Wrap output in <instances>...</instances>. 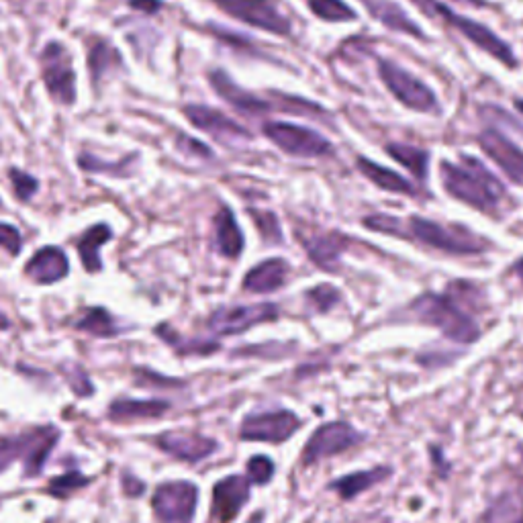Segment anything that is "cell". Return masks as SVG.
<instances>
[{"mask_svg":"<svg viewBox=\"0 0 523 523\" xmlns=\"http://www.w3.org/2000/svg\"><path fill=\"white\" fill-rule=\"evenodd\" d=\"M250 499V481L233 474L219 481L213 489V505H211V521L213 523H231L237 513L244 509Z\"/></svg>","mask_w":523,"mask_h":523,"instance_id":"9a60e30c","label":"cell"},{"mask_svg":"<svg viewBox=\"0 0 523 523\" xmlns=\"http://www.w3.org/2000/svg\"><path fill=\"white\" fill-rule=\"evenodd\" d=\"M411 3L423 11L427 17H432L436 19V9H438V0H411Z\"/></svg>","mask_w":523,"mask_h":523,"instance_id":"7dc6e473","label":"cell"},{"mask_svg":"<svg viewBox=\"0 0 523 523\" xmlns=\"http://www.w3.org/2000/svg\"><path fill=\"white\" fill-rule=\"evenodd\" d=\"M0 248L7 250L11 256H19L23 250V240L17 227L9 223H0Z\"/></svg>","mask_w":523,"mask_h":523,"instance_id":"7bdbcfd3","label":"cell"},{"mask_svg":"<svg viewBox=\"0 0 523 523\" xmlns=\"http://www.w3.org/2000/svg\"><path fill=\"white\" fill-rule=\"evenodd\" d=\"M444 19L448 25H452L454 29H458V33H462L468 41H472L477 47H481L483 52L491 54L495 60H499L501 64H505L507 68H515L517 66V58L511 50V45L505 43L501 37H497L489 27H485L483 23H477L472 19H466L462 15H456L450 7L438 3L436 9V19Z\"/></svg>","mask_w":523,"mask_h":523,"instance_id":"ba28073f","label":"cell"},{"mask_svg":"<svg viewBox=\"0 0 523 523\" xmlns=\"http://www.w3.org/2000/svg\"><path fill=\"white\" fill-rule=\"evenodd\" d=\"M131 160H135V156H131L129 160H121V162L113 164V162H103V160H99L97 156L82 154V156L78 158V164H80V168L86 170V172H109V174H113V176H127V174H131V172L127 170V168L131 166V164H129Z\"/></svg>","mask_w":523,"mask_h":523,"instance_id":"836d02e7","label":"cell"},{"mask_svg":"<svg viewBox=\"0 0 523 523\" xmlns=\"http://www.w3.org/2000/svg\"><path fill=\"white\" fill-rule=\"evenodd\" d=\"M289 274V266L284 260L280 258H272V260H264L262 264L254 266L246 278H244V289L248 293H256V295H266L272 291H278L284 280H287Z\"/></svg>","mask_w":523,"mask_h":523,"instance_id":"7402d4cb","label":"cell"},{"mask_svg":"<svg viewBox=\"0 0 523 523\" xmlns=\"http://www.w3.org/2000/svg\"><path fill=\"white\" fill-rule=\"evenodd\" d=\"M411 311L427 325L438 327L442 334L458 344L477 342L481 331L450 297L427 293L413 301Z\"/></svg>","mask_w":523,"mask_h":523,"instance_id":"7a4b0ae2","label":"cell"},{"mask_svg":"<svg viewBox=\"0 0 523 523\" xmlns=\"http://www.w3.org/2000/svg\"><path fill=\"white\" fill-rule=\"evenodd\" d=\"M158 334L162 336V340H166L170 346H174L180 354H213L219 346L215 342H201V340H188V342H180L178 334L174 331H168V327H158Z\"/></svg>","mask_w":523,"mask_h":523,"instance_id":"d6a6232c","label":"cell"},{"mask_svg":"<svg viewBox=\"0 0 523 523\" xmlns=\"http://www.w3.org/2000/svg\"><path fill=\"white\" fill-rule=\"evenodd\" d=\"M215 237L223 256L237 258L244 250V233L237 225L229 207H221L215 215Z\"/></svg>","mask_w":523,"mask_h":523,"instance_id":"cb8c5ba5","label":"cell"},{"mask_svg":"<svg viewBox=\"0 0 523 523\" xmlns=\"http://www.w3.org/2000/svg\"><path fill=\"white\" fill-rule=\"evenodd\" d=\"M307 5L315 17L327 23H350L358 19V13L344 0H307Z\"/></svg>","mask_w":523,"mask_h":523,"instance_id":"4dcf8cb0","label":"cell"},{"mask_svg":"<svg viewBox=\"0 0 523 523\" xmlns=\"http://www.w3.org/2000/svg\"><path fill=\"white\" fill-rule=\"evenodd\" d=\"M88 483H90V479L84 477V474H80V472H68V474H62V477L52 479V481H50V487H47V493L58 497V499H68V497H72L76 491L84 489Z\"/></svg>","mask_w":523,"mask_h":523,"instance_id":"1f68e13d","label":"cell"},{"mask_svg":"<svg viewBox=\"0 0 523 523\" xmlns=\"http://www.w3.org/2000/svg\"><path fill=\"white\" fill-rule=\"evenodd\" d=\"M262 131L276 148L295 158H323L334 152V146L327 137L295 123L270 121L262 127Z\"/></svg>","mask_w":523,"mask_h":523,"instance_id":"5b68a950","label":"cell"},{"mask_svg":"<svg viewBox=\"0 0 523 523\" xmlns=\"http://www.w3.org/2000/svg\"><path fill=\"white\" fill-rule=\"evenodd\" d=\"M135 376H137V383L144 385V387H182V380H170V378H164L160 374H154L146 368H139L135 370Z\"/></svg>","mask_w":523,"mask_h":523,"instance_id":"ee69618b","label":"cell"},{"mask_svg":"<svg viewBox=\"0 0 523 523\" xmlns=\"http://www.w3.org/2000/svg\"><path fill=\"white\" fill-rule=\"evenodd\" d=\"M378 74L393 97L407 109L417 113H430L438 109V99L434 90L423 84L419 78H415L411 72L397 66L395 62H380Z\"/></svg>","mask_w":523,"mask_h":523,"instance_id":"52a82bcc","label":"cell"},{"mask_svg":"<svg viewBox=\"0 0 523 523\" xmlns=\"http://www.w3.org/2000/svg\"><path fill=\"white\" fill-rule=\"evenodd\" d=\"M409 231L421 244L450 254H481L487 248L479 235H472L464 227H446L423 217H411Z\"/></svg>","mask_w":523,"mask_h":523,"instance_id":"277c9868","label":"cell"},{"mask_svg":"<svg viewBox=\"0 0 523 523\" xmlns=\"http://www.w3.org/2000/svg\"><path fill=\"white\" fill-rule=\"evenodd\" d=\"M301 242L309 254V258L323 270L336 272L340 256L348 244V240L340 233H319L301 237Z\"/></svg>","mask_w":523,"mask_h":523,"instance_id":"44dd1931","label":"cell"},{"mask_svg":"<svg viewBox=\"0 0 523 523\" xmlns=\"http://www.w3.org/2000/svg\"><path fill=\"white\" fill-rule=\"evenodd\" d=\"M127 5L139 13H146V15H156L164 3L162 0H127Z\"/></svg>","mask_w":523,"mask_h":523,"instance_id":"f6af8a7d","label":"cell"},{"mask_svg":"<svg viewBox=\"0 0 523 523\" xmlns=\"http://www.w3.org/2000/svg\"><path fill=\"white\" fill-rule=\"evenodd\" d=\"M186 121L209 133L211 137L219 139V141H250L252 139V133L242 127L237 121H233L231 117L223 115L221 111L213 109V107H207V105H186L182 109Z\"/></svg>","mask_w":523,"mask_h":523,"instance_id":"4fadbf2b","label":"cell"},{"mask_svg":"<svg viewBox=\"0 0 523 523\" xmlns=\"http://www.w3.org/2000/svg\"><path fill=\"white\" fill-rule=\"evenodd\" d=\"M86 66H88V74L92 76V82L99 84L107 74L121 70L125 66V62L117 47L109 39L92 35L88 39Z\"/></svg>","mask_w":523,"mask_h":523,"instance_id":"d6986e66","label":"cell"},{"mask_svg":"<svg viewBox=\"0 0 523 523\" xmlns=\"http://www.w3.org/2000/svg\"><path fill=\"white\" fill-rule=\"evenodd\" d=\"M362 3L368 7V11L374 15V19H378L383 25H387L389 29L413 35L417 39H425V35L421 33L419 25L413 23L405 11L401 7H397L391 0H362Z\"/></svg>","mask_w":523,"mask_h":523,"instance_id":"d4e9b609","label":"cell"},{"mask_svg":"<svg viewBox=\"0 0 523 523\" xmlns=\"http://www.w3.org/2000/svg\"><path fill=\"white\" fill-rule=\"evenodd\" d=\"M170 409L166 401H133L117 399L109 407V417L113 421H133V419H158Z\"/></svg>","mask_w":523,"mask_h":523,"instance_id":"83f0119b","label":"cell"},{"mask_svg":"<svg viewBox=\"0 0 523 523\" xmlns=\"http://www.w3.org/2000/svg\"><path fill=\"white\" fill-rule=\"evenodd\" d=\"M360 442H362V434H358L350 423H346V421L325 423V425L317 427L315 434L309 438V442L303 450V462L315 464L323 458L342 454Z\"/></svg>","mask_w":523,"mask_h":523,"instance_id":"30bf717a","label":"cell"},{"mask_svg":"<svg viewBox=\"0 0 523 523\" xmlns=\"http://www.w3.org/2000/svg\"><path fill=\"white\" fill-rule=\"evenodd\" d=\"M385 150L393 160H397L401 166H405L417 180H425L430 152H425L415 146H405V144H389Z\"/></svg>","mask_w":523,"mask_h":523,"instance_id":"f1b7e54d","label":"cell"},{"mask_svg":"<svg viewBox=\"0 0 523 523\" xmlns=\"http://www.w3.org/2000/svg\"><path fill=\"white\" fill-rule=\"evenodd\" d=\"M0 205H3V203H0Z\"/></svg>","mask_w":523,"mask_h":523,"instance_id":"11a10c76","label":"cell"},{"mask_svg":"<svg viewBox=\"0 0 523 523\" xmlns=\"http://www.w3.org/2000/svg\"><path fill=\"white\" fill-rule=\"evenodd\" d=\"M391 477V468L387 466H378V468H372V470H362V472H352V474H346V477L338 479L329 485V489H334L342 495V499L350 501L354 499L356 495L372 489L374 485L383 483L385 479Z\"/></svg>","mask_w":523,"mask_h":523,"instance_id":"4316f807","label":"cell"},{"mask_svg":"<svg viewBox=\"0 0 523 523\" xmlns=\"http://www.w3.org/2000/svg\"><path fill=\"white\" fill-rule=\"evenodd\" d=\"M456 3H466L470 7H487L485 0H456Z\"/></svg>","mask_w":523,"mask_h":523,"instance_id":"c3c4849f","label":"cell"},{"mask_svg":"<svg viewBox=\"0 0 523 523\" xmlns=\"http://www.w3.org/2000/svg\"><path fill=\"white\" fill-rule=\"evenodd\" d=\"M274 477V464L266 456H254L248 462V481L254 485H266Z\"/></svg>","mask_w":523,"mask_h":523,"instance_id":"ab89813d","label":"cell"},{"mask_svg":"<svg viewBox=\"0 0 523 523\" xmlns=\"http://www.w3.org/2000/svg\"><path fill=\"white\" fill-rule=\"evenodd\" d=\"M156 444L166 454L184 462H201L217 450L215 440L186 432H164L156 438Z\"/></svg>","mask_w":523,"mask_h":523,"instance_id":"e0dca14e","label":"cell"},{"mask_svg":"<svg viewBox=\"0 0 523 523\" xmlns=\"http://www.w3.org/2000/svg\"><path fill=\"white\" fill-rule=\"evenodd\" d=\"M176 148L186 154V156H193V158H201V160H213L215 154L203 144V141L190 137V135H178L176 139Z\"/></svg>","mask_w":523,"mask_h":523,"instance_id":"60d3db41","label":"cell"},{"mask_svg":"<svg viewBox=\"0 0 523 523\" xmlns=\"http://www.w3.org/2000/svg\"><path fill=\"white\" fill-rule=\"evenodd\" d=\"M9 178L15 190V197L23 203L31 201V197L39 190V182L35 176H31L29 172H23L19 168H9Z\"/></svg>","mask_w":523,"mask_h":523,"instance_id":"e575fe53","label":"cell"},{"mask_svg":"<svg viewBox=\"0 0 523 523\" xmlns=\"http://www.w3.org/2000/svg\"><path fill=\"white\" fill-rule=\"evenodd\" d=\"M301 427V419L293 411H272L250 415L242 423L240 438L246 442H287Z\"/></svg>","mask_w":523,"mask_h":523,"instance_id":"8fae6325","label":"cell"},{"mask_svg":"<svg viewBox=\"0 0 523 523\" xmlns=\"http://www.w3.org/2000/svg\"><path fill=\"white\" fill-rule=\"evenodd\" d=\"M515 523H523V517H521V519H519V521H515Z\"/></svg>","mask_w":523,"mask_h":523,"instance_id":"db71d44e","label":"cell"},{"mask_svg":"<svg viewBox=\"0 0 523 523\" xmlns=\"http://www.w3.org/2000/svg\"><path fill=\"white\" fill-rule=\"evenodd\" d=\"M39 66L43 86L50 97L64 107L76 105V70L68 45L58 39L47 41L39 54Z\"/></svg>","mask_w":523,"mask_h":523,"instance_id":"3957f363","label":"cell"},{"mask_svg":"<svg viewBox=\"0 0 523 523\" xmlns=\"http://www.w3.org/2000/svg\"><path fill=\"white\" fill-rule=\"evenodd\" d=\"M123 489H125V493L129 497H137V495L144 493L146 485L141 483V481H137L135 477H131V474H123Z\"/></svg>","mask_w":523,"mask_h":523,"instance_id":"bcb514c9","label":"cell"},{"mask_svg":"<svg viewBox=\"0 0 523 523\" xmlns=\"http://www.w3.org/2000/svg\"><path fill=\"white\" fill-rule=\"evenodd\" d=\"M364 225L372 231H380V233H391V235H405L403 233V225L399 219L389 217V215H372L364 219Z\"/></svg>","mask_w":523,"mask_h":523,"instance_id":"b9f144b4","label":"cell"},{"mask_svg":"<svg viewBox=\"0 0 523 523\" xmlns=\"http://www.w3.org/2000/svg\"><path fill=\"white\" fill-rule=\"evenodd\" d=\"M307 299L317 311L327 313L329 309H334L340 303V293L331 287V284H317L313 291L307 293Z\"/></svg>","mask_w":523,"mask_h":523,"instance_id":"74e56055","label":"cell"},{"mask_svg":"<svg viewBox=\"0 0 523 523\" xmlns=\"http://www.w3.org/2000/svg\"><path fill=\"white\" fill-rule=\"evenodd\" d=\"M66 380H68V385L70 389L78 395V397H88L94 393V387L90 383V378L86 376V372L78 366V364H64L62 368Z\"/></svg>","mask_w":523,"mask_h":523,"instance_id":"f35d334b","label":"cell"},{"mask_svg":"<svg viewBox=\"0 0 523 523\" xmlns=\"http://www.w3.org/2000/svg\"><path fill=\"white\" fill-rule=\"evenodd\" d=\"M25 434L17 438H0V472H5L15 460H23Z\"/></svg>","mask_w":523,"mask_h":523,"instance_id":"8d00e7d4","label":"cell"},{"mask_svg":"<svg viewBox=\"0 0 523 523\" xmlns=\"http://www.w3.org/2000/svg\"><path fill=\"white\" fill-rule=\"evenodd\" d=\"M111 237H113L111 227L105 225V223H99V225H92L90 229H86L80 240L76 242L78 254H80L82 264L88 272H101L103 270V260L99 256V250H101V246L111 242Z\"/></svg>","mask_w":523,"mask_h":523,"instance_id":"603a6c76","label":"cell"},{"mask_svg":"<svg viewBox=\"0 0 523 523\" xmlns=\"http://www.w3.org/2000/svg\"><path fill=\"white\" fill-rule=\"evenodd\" d=\"M481 150L515 182L523 184V152L497 129H487L479 135Z\"/></svg>","mask_w":523,"mask_h":523,"instance_id":"2e32d148","label":"cell"},{"mask_svg":"<svg viewBox=\"0 0 523 523\" xmlns=\"http://www.w3.org/2000/svg\"><path fill=\"white\" fill-rule=\"evenodd\" d=\"M464 164L442 162L440 176L448 193L483 213H493L505 197V188L479 160L462 158Z\"/></svg>","mask_w":523,"mask_h":523,"instance_id":"6da1fadb","label":"cell"},{"mask_svg":"<svg viewBox=\"0 0 523 523\" xmlns=\"http://www.w3.org/2000/svg\"><path fill=\"white\" fill-rule=\"evenodd\" d=\"M68 272H70L68 256L64 254V250L56 246L41 248L25 266V274L39 284H54L66 278Z\"/></svg>","mask_w":523,"mask_h":523,"instance_id":"ac0fdd59","label":"cell"},{"mask_svg":"<svg viewBox=\"0 0 523 523\" xmlns=\"http://www.w3.org/2000/svg\"><path fill=\"white\" fill-rule=\"evenodd\" d=\"M358 170L372 182V184H376L378 188H383V190H389V193H399V195H409V197H413V195H417V190L413 188V184L407 180V178H403L401 174H397V172H393V170H389V168H385V166H380V164H376V162H372V160H368V158H358Z\"/></svg>","mask_w":523,"mask_h":523,"instance_id":"484cf974","label":"cell"},{"mask_svg":"<svg viewBox=\"0 0 523 523\" xmlns=\"http://www.w3.org/2000/svg\"><path fill=\"white\" fill-rule=\"evenodd\" d=\"M76 329L88 331V334L97 336V338H115L119 334V325L115 323V319L101 307L97 309H90L86 311L78 321H76Z\"/></svg>","mask_w":523,"mask_h":523,"instance_id":"f546056e","label":"cell"},{"mask_svg":"<svg viewBox=\"0 0 523 523\" xmlns=\"http://www.w3.org/2000/svg\"><path fill=\"white\" fill-rule=\"evenodd\" d=\"M199 489L193 483L174 481L156 489L152 507L162 523H190L195 517Z\"/></svg>","mask_w":523,"mask_h":523,"instance_id":"9c48e42d","label":"cell"},{"mask_svg":"<svg viewBox=\"0 0 523 523\" xmlns=\"http://www.w3.org/2000/svg\"><path fill=\"white\" fill-rule=\"evenodd\" d=\"M276 315L278 309L272 303L223 307L211 315L209 329L217 336H237L254 325L274 321Z\"/></svg>","mask_w":523,"mask_h":523,"instance_id":"7c38bea8","label":"cell"},{"mask_svg":"<svg viewBox=\"0 0 523 523\" xmlns=\"http://www.w3.org/2000/svg\"><path fill=\"white\" fill-rule=\"evenodd\" d=\"M515 107H517V111L523 115V101L519 99V101H515Z\"/></svg>","mask_w":523,"mask_h":523,"instance_id":"f5cc1de1","label":"cell"},{"mask_svg":"<svg viewBox=\"0 0 523 523\" xmlns=\"http://www.w3.org/2000/svg\"><path fill=\"white\" fill-rule=\"evenodd\" d=\"M9 325H11L9 317H7V315H3V313H0V329H9Z\"/></svg>","mask_w":523,"mask_h":523,"instance_id":"681fc988","label":"cell"},{"mask_svg":"<svg viewBox=\"0 0 523 523\" xmlns=\"http://www.w3.org/2000/svg\"><path fill=\"white\" fill-rule=\"evenodd\" d=\"M250 215L256 221V225H258V229H260V233H262V237H264L266 242H270V244H280L282 242L280 223H278V219H276V215L272 211H258V209H254V211H250Z\"/></svg>","mask_w":523,"mask_h":523,"instance_id":"d590c367","label":"cell"},{"mask_svg":"<svg viewBox=\"0 0 523 523\" xmlns=\"http://www.w3.org/2000/svg\"><path fill=\"white\" fill-rule=\"evenodd\" d=\"M248 523H264V519H262V513H258L256 517H252Z\"/></svg>","mask_w":523,"mask_h":523,"instance_id":"816d5d0a","label":"cell"},{"mask_svg":"<svg viewBox=\"0 0 523 523\" xmlns=\"http://www.w3.org/2000/svg\"><path fill=\"white\" fill-rule=\"evenodd\" d=\"M209 82L213 86V90L219 94V97L229 105L233 107L237 113H242L246 117H262L264 113H270L274 111V105H272V99H262L258 97V94L237 86L233 82V78L223 72V70H213L209 74Z\"/></svg>","mask_w":523,"mask_h":523,"instance_id":"5bb4252c","label":"cell"},{"mask_svg":"<svg viewBox=\"0 0 523 523\" xmlns=\"http://www.w3.org/2000/svg\"><path fill=\"white\" fill-rule=\"evenodd\" d=\"M213 3L229 17L254 29L280 37L291 35V19L282 13L276 0H213Z\"/></svg>","mask_w":523,"mask_h":523,"instance_id":"8992f818","label":"cell"},{"mask_svg":"<svg viewBox=\"0 0 523 523\" xmlns=\"http://www.w3.org/2000/svg\"><path fill=\"white\" fill-rule=\"evenodd\" d=\"M515 274L521 278V282H523V260H519L517 264H515Z\"/></svg>","mask_w":523,"mask_h":523,"instance_id":"f907efd6","label":"cell"},{"mask_svg":"<svg viewBox=\"0 0 523 523\" xmlns=\"http://www.w3.org/2000/svg\"><path fill=\"white\" fill-rule=\"evenodd\" d=\"M58 440H60V432L52 425L37 427V430H31L25 434L23 464H25L27 477H37V474L43 470V464Z\"/></svg>","mask_w":523,"mask_h":523,"instance_id":"ffe728a7","label":"cell"}]
</instances>
